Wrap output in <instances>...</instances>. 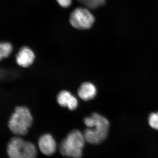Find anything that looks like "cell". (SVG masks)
<instances>
[{
    "mask_svg": "<svg viewBox=\"0 0 158 158\" xmlns=\"http://www.w3.org/2000/svg\"><path fill=\"white\" fill-rule=\"evenodd\" d=\"M84 123L87 128L84 131L85 141L91 144H101L107 137L110 122L104 116L94 113L90 116L85 117Z\"/></svg>",
    "mask_w": 158,
    "mask_h": 158,
    "instance_id": "obj_1",
    "label": "cell"
},
{
    "mask_svg": "<svg viewBox=\"0 0 158 158\" xmlns=\"http://www.w3.org/2000/svg\"><path fill=\"white\" fill-rule=\"evenodd\" d=\"M85 141L83 133L79 130H73L61 141L59 152L64 157L81 158Z\"/></svg>",
    "mask_w": 158,
    "mask_h": 158,
    "instance_id": "obj_2",
    "label": "cell"
},
{
    "mask_svg": "<svg viewBox=\"0 0 158 158\" xmlns=\"http://www.w3.org/2000/svg\"><path fill=\"white\" fill-rule=\"evenodd\" d=\"M31 111L25 106H18L15 109L8 121V127L15 135L24 136L33 123Z\"/></svg>",
    "mask_w": 158,
    "mask_h": 158,
    "instance_id": "obj_3",
    "label": "cell"
},
{
    "mask_svg": "<svg viewBox=\"0 0 158 158\" xmlns=\"http://www.w3.org/2000/svg\"><path fill=\"white\" fill-rule=\"evenodd\" d=\"M7 153L9 158H37V150L32 142L17 136L8 142Z\"/></svg>",
    "mask_w": 158,
    "mask_h": 158,
    "instance_id": "obj_4",
    "label": "cell"
},
{
    "mask_svg": "<svg viewBox=\"0 0 158 158\" xmlns=\"http://www.w3.org/2000/svg\"><path fill=\"white\" fill-rule=\"evenodd\" d=\"M71 25L78 30H88L93 25L95 18L87 8L79 7L73 10L69 17Z\"/></svg>",
    "mask_w": 158,
    "mask_h": 158,
    "instance_id": "obj_5",
    "label": "cell"
},
{
    "mask_svg": "<svg viewBox=\"0 0 158 158\" xmlns=\"http://www.w3.org/2000/svg\"><path fill=\"white\" fill-rule=\"evenodd\" d=\"M35 54L32 49L27 46L21 48L15 56V62L20 67L28 68L34 63Z\"/></svg>",
    "mask_w": 158,
    "mask_h": 158,
    "instance_id": "obj_6",
    "label": "cell"
},
{
    "mask_svg": "<svg viewBox=\"0 0 158 158\" xmlns=\"http://www.w3.org/2000/svg\"><path fill=\"white\" fill-rule=\"evenodd\" d=\"M40 150L44 155L51 156L56 152L57 144L52 136L45 134L40 137L38 141Z\"/></svg>",
    "mask_w": 158,
    "mask_h": 158,
    "instance_id": "obj_7",
    "label": "cell"
},
{
    "mask_svg": "<svg viewBox=\"0 0 158 158\" xmlns=\"http://www.w3.org/2000/svg\"><path fill=\"white\" fill-rule=\"evenodd\" d=\"M58 104L63 108H67L70 111H73L77 108V99L70 91L62 90L59 92L56 97Z\"/></svg>",
    "mask_w": 158,
    "mask_h": 158,
    "instance_id": "obj_8",
    "label": "cell"
},
{
    "mask_svg": "<svg viewBox=\"0 0 158 158\" xmlns=\"http://www.w3.org/2000/svg\"><path fill=\"white\" fill-rule=\"evenodd\" d=\"M97 90L95 85L91 82H85L80 85L77 91L79 98L84 101L92 99L96 95Z\"/></svg>",
    "mask_w": 158,
    "mask_h": 158,
    "instance_id": "obj_9",
    "label": "cell"
},
{
    "mask_svg": "<svg viewBox=\"0 0 158 158\" xmlns=\"http://www.w3.org/2000/svg\"><path fill=\"white\" fill-rule=\"evenodd\" d=\"M13 50L12 44L9 42H2L0 44V59L1 60L8 58Z\"/></svg>",
    "mask_w": 158,
    "mask_h": 158,
    "instance_id": "obj_10",
    "label": "cell"
},
{
    "mask_svg": "<svg viewBox=\"0 0 158 158\" xmlns=\"http://www.w3.org/2000/svg\"><path fill=\"white\" fill-rule=\"evenodd\" d=\"M88 9H95L105 4V0H77Z\"/></svg>",
    "mask_w": 158,
    "mask_h": 158,
    "instance_id": "obj_11",
    "label": "cell"
},
{
    "mask_svg": "<svg viewBox=\"0 0 158 158\" xmlns=\"http://www.w3.org/2000/svg\"><path fill=\"white\" fill-rule=\"evenodd\" d=\"M148 121L151 127L158 131V112L151 113L148 117Z\"/></svg>",
    "mask_w": 158,
    "mask_h": 158,
    "instance_id": "obj_12",
    "label": "cell"
},
{
    "mask_svg": "<svg viewBox=\"0 0 158 158\" xmlns=\"http://www.w3.org/2000/svg\"><path fill=\"white\" fill-rule=\"evenodd\" d=\"M72 0H56L58 4L63 8H68L71 5Z\"/></svg>",
    "mask_w": 158,
    "mask_h": 158,
    "instance_id": "obj_13",
    "label": "cell"
}]
</instances>
